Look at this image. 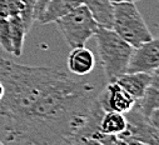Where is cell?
Listing matches in <instances>:
<instances>
[{"label":"cell","instance_id":"obj_11","mask_svg":"<svg viewBox=\"0 0 159 145\" xmlns=\"http://www.w3.org/2000/svg\"><path fill=\"white\" fill-rule=\"evenodd\" d=\"M135 105L148 119L154 112L159 110V70L153 72L152 83L145 89L143 96L135 101Z\"/></svg>","mask_w":159,"mask_h":145},{"label":"cell","instance_id":"obj_1","mask_svg":"<svg viewBox=\"0 0 159 145\" xmlns=\"http://www.w3.org/2000/svg\"><path fill=\"white\" fill-rule=\"evenodd\" d=\"M63 72L55 66H29L0 58V83L4 88L0 115L4 119V130L15 125Z\"/></svg>","mask_w":159,"mask_h":145},{"label":"cell","instance_id":"obj_18","mask_svg":"<svg viewBox=\"0 0 159 145\" xmlns=\"http://www.w3.org/2000/svg\"><path fill=\"white\" fill-rule=\"evenodd\" d=\"M98 140L100 143H103L104 145H145L134 140H128V139H123L119 138L116 135H103L100 134L98 136Z\"/></svg>","mask_w":159,"mask_h":145},{"label":"cell","instance_id":"obj_12","mask_svg":"<svg viewBox=\"0 0 159 145\" xmlns=\"http://www.w3.org/2000/svg\"><path fill=\"white\" fill-rule=\"evenodd\" d=\"M83 4L90 11L100 28L111 29L113 25V3L110 0H83Z\"/></svg>","mask_w":159,"mask_h":145},{"label":"cell","instance_id":"obj_8","mask_svg":"<svg viewBox=\"0 0 159 145\" xmlns=\"http://www.w3.org/2000/svg\"><path fill=\"white\" fill-rule=\"evenodd\" d=\"M152 79L153 74H148V72H124L114 81L129 93L135 100H138L143 96L145 89L152 83Z\"/></svg>","mask_w":159,"mask_h":145},{"label":"cell","instance_id":"obj_21","mask_svg":"<svg viewBox=\"0 0 159 145\" xmlns=\"http://www.w3.org/2000/svg\"><path fill=\"white\" fill-rule=\"evenodd\" d=\"M9 18V10L7 7L5 0H0V19Z\"/></svg>","mask_w":159,"mask_h":145},{"label":"cell","instance_id":"obj_4","mask_svg":"<svg viewBox=\"0 0 159 145\" xmlns=\"http://www.w3.org/2000/svg\"><path fill=\"white\" fill-rule=\"evenodd\" d=\"M55 24L71 49L85 46L87 42L93 38L99 28L84 4L59 18Z\"/></svg>","mask_w":159,"mask_h":145},{"label":"cell","instance_id":"obj_22","mask_svg":"<svg viewBox=\"0 0 159 145\" xmlns=\"http://www.w3.org/2000/svg\"><path fill=\"white\" fill-rule=\"evenodd\" d=\"M113 4L115 3H137V2H140V0H110Z\"/></svg>","mask_w":159,"mask_h":145},{"label":"cell","instance_id":"obj_7","mask_svg":"<svg viewBox=\"0 0 159 145\" xmlns=\"http://www.w3.org/2000/svg\"><path fill=\"white\" fill-rule=\"evenodd\" d=\"M98 104L104 112H116L125 114L135 104V99L115 81H108L107 86L97 94Z\"/></svg>","mask_w":159,"mask_h":145},{"label":"cell","instance_id":"obj_19","mask_svg":"<svg viewBox=\"0 0 159 145\" xmlns=\"http://www.w3.org/2000/svg\"><path fill=\"white\" fill-rule=\"evenodd\" d=\"M8 10H9V16L19 15L23 10V4L20 0H5Z\"/></svg>","mask_w":159,"mask_h":145},{"label":"cell","instance_id":"obj_6","mask_svg":"<svg viewBox=\"0 0 159 145\" xmlns=\"http://www.w3.org/2000/svg\"><path fill=\"white\" fill-rule=\"evenodd\" d=\"M159 69V40H152L133 49L127 72H153Z\"/></svg>","mask_w":159,"mask_h":145},{"label":"cell","instance_id":"obj_2","mask_svg":"<svg viewBox=\"0 0 159 145\" xmlns=\"http://www.w3.org/2000/svg\"><path fill=\"white\" fill-rule=\"evenodd\" d=\"M94 36L105 78L108 81H114L118 77L127 72L134 48L124 42L113 29L99 26Z\"/></svg>","mask_w":159,"mask_h":145},{"label":"cell","instance_id":"obj_13","mask_svg":"<svg viewBox=\"0 0 159 145\" xmlns=\"http://www.w3.org/2000/svg\"><path fill=\"white\" fill-rule=\"evenodd\" d=\"M127 126L125 115L116 112H104L99 121V133L103 135H119Z\"/></svg>","mask_w":159,"mask_h":145},{"label":"cell","instance_id":"obj_15","mask_svg":"<svg viewBox=\"0 0 159 145\" xmlns=\"http://www.w3.org/2000/svg\"><path fill=\"white\" fill-rule=\"evenodd\" d=\"M23 4V10L19 14L26 33L30 31L34 21H35V7H36V0H20Z\"/></svg>","mask_w":159,"mask_h":145},{"label":"cell","instance_id":"obj_9","mask_svg":"<svg viewBox=\"0 0 159 145\" xmlns=\"http://www.w3.org/2000/svg\"><path fill=\"white\" fill-rule=\"evenodd\" d=\"M95 66V56L93 51L85 46L75 48L68 56V69L71 74L83 77L87 75Z\"/></svg>","mask_w":159,"mask_h":145},{"label":"cell","instance_id":"obj_20","mask_svg":"<svg viewBox=\"0 0 159 145\" xmlns=\"http://www.w3.org/2000/svg\"><path fill=\"white\" fill-rule=\"evenodd\" d=\"M50 2V0H36V7H35V21L36 19L40 16V14L43 13L44 8L47 7V4Z\"/></svg>","mask_w":159,"mask_h":145},{"label":"cell","instance_id":"obj_5","mask_svg":"<svg viewBox=\"0 0 159 145\" xmlns=\"http://www.w3.org/2000/svg\"><path fill=\"white\" fill-rule=\"evenodd\" d=\"M124 115L127 119V126L123 130V133L116 136L128 140H134L145 145H158V126H154L150 123V120L142 114V112L137 108L135 104Z\"/></svg>","mask_w":159,"mask_h":145},{"label":"cell","instance_id":"obj_10","mask_svg":"<svg viewBox=\"0 0 159 145\" xmlns=\"http://www.w3.org/2000/svg\"><path fill=\"white\" fill-rule=\"evenodd\" d=\"M80 5H83V0H50L36 21L40 25L55 23L59 18L66 15Z\"/></svg>","mask_w":159,"mask_h":145},{"label":"cell","instance_id":"obj_23","mask_svg":"<svg viewBox=\"0 0 159 145\" xmlns=\"http://www.w3.org/2000/svg\"><path fill=\"white\" fill-rule=\"evenodd\" d=\"M3 95H4V88H3V84L0 83V99L3 98Z\"/></svg>","mask_w":159,"mask_h":145},{"label":"cell","instance_id":"obj_16","mask_svg":"<svg viewBox=\"0 0 159 145\" xmlns=\"http://www.w3.org/2000/svg\"><path fill=\"white\" fill-rule=\"evenodd\" d=\"M0 48L8 54H13V45H11V38H10V25H9L8 18L0 19Z\"/></svg>","mask_w":159,"mask_h":145},{"label":"cell","instance_id":"obj_3","mask_svg":"<svg viewBox=\"0 0 159 145\" xmlns=\"http://www.w3.org/2000/svg\"><path fill=\"white\" fill-rule=\"evenodd\" d=\"M111 29L133 48H138L153 39V35L135 3L113 4Z\"/></svg>","mask_w":159,"mask_h":145},{"label":"cell","instance_id":"obj_17","mask_svg":"<svg viewBox=\"0 0 159 145\" xmlns=\"http://www.w3.org/2000/svg\"><path fill=\"white\" fill-rule=\"evenodd\" d=\"M60 145H104L95 138L82 135H66L60 139Z\"/></svg>","mask_w":159,"mask_h":145},{"label":"cell","instance_id":"obj_14","mask_svg":"<svg viewBox=\"0 0 159 145\" xmlns=\"http://www.w3.org/2000/svg\"><path fill=\"white\" fill-rule=\"evenodd\" d=\"M9 25H10V38H11V45H13V55L20 56L23 53L24 46V39L28 34L25 30V26L20 19L19 15L9 16Z\"/></svg>","mask_w":159,"mask_h":145}]
</instances>
